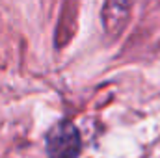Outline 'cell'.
<instances>
[{
	"mask_svg": "<svg viewBox=\"0 0 160 158\" xmlns=\"http://www.w3.org/2000/svg\"><path fill=\"white\" fill-rule=\"evenodd\" d=\"M82 153V136L78 126L62 119L54 123L45 134V155L47 158H80Z\"/></svg>",
	"mask_w": 160,
	"mask_h": 158,
	"instance_id": "1",
	"label": "cell"
},
{
	"mask_svg": "<svg viewBox=\"0 0 160 158\" xmlns=\"http://www.w3.org/2000/svg\"><path fill=\"white\" fill-rule=\"evenodd\" d=\"M130 17V0H106L101 11L102 28L108 36H119Z\"/></svg>",
	"mask_w": 160,
	"mask_h": 158,
	"instance_id": "2",
	"label": "cell"
}]
</instances>
